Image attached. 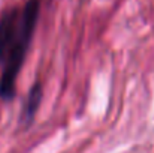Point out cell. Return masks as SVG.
<instances>
[{
  "instance_id": "obj_1",
  "label": "cell",
  "mask_w": 154,
  "mask_h": 153,
  "mask_svg": "<svg viewBox=\"0 0 154 153\" xmlns=\"http://www.w3.org/2000/svg\"><path fill=\"white\" fill-rule=\"evenodd\" d=\"M41 0H26L23 5L6 9L0 17V98L15 96L17 78L30 48L38 20Z\"/></svg>"
},
{
  "instance_id": "obj_2",
  "label": "cell",
  "mask_w": 154,
  "mask_h": 153,
  "mask_svg": "<svg viewBox=\"0 0 154 153\" xmlns=\"http://www.w3.org/2000/svg\"><path fill=\"white\" fill-rule=\"evenodd\" d=\"M41 101H42V86H41V83H36L30 89V92L27 95V99H26V105L23 108L21 119L26 122V125H29L33 120V117L36 114V110L39 108Z\"/></svg>"
}]
</instances>
